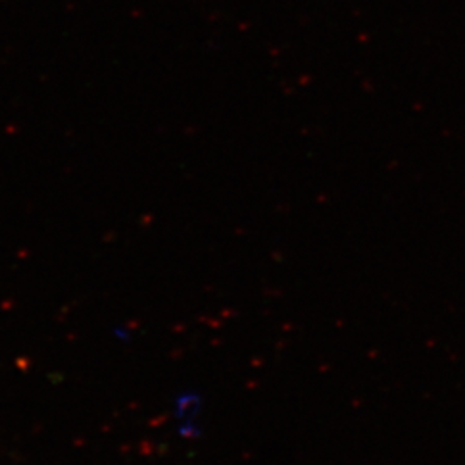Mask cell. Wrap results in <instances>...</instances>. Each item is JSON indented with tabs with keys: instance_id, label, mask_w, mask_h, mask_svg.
<instances>
[]
</instances>
